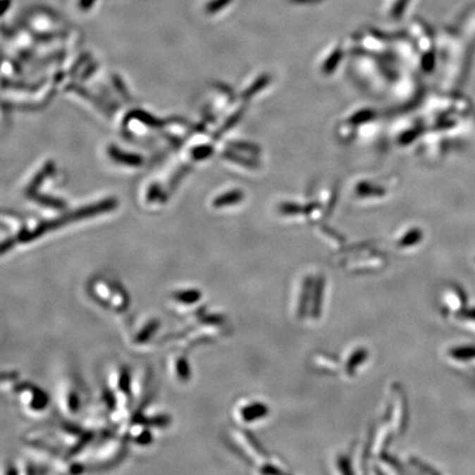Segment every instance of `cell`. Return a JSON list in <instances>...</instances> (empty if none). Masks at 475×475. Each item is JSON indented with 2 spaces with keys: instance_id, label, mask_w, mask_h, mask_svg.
Returning a JSON list of instances; mask_svg holds the SVG:
<instances>
[{
  "instance_id": "cell-1",
  "label": "cell",
  "mask_w": 475,
  "mask_h": 475,
  "mask_svg": "<svg viewBox=\"0 0 475 475\" xmlns=\"http://www.w3.org/2000/svg\"><path fill=\"white\" fill-rule=\"evenodd\" d=\"M175 298L183 304L194 303L199 298V293H197V292H185V293L176 294Z\"/></svg>"
}]
</instances>
